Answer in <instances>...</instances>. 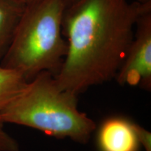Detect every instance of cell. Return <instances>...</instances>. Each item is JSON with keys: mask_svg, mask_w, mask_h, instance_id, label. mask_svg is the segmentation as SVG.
<instances>
[{"mask_svg": "<svg viewBox=\"0 0 151 151\" xmlns=\"http://www.w3.org/2000/svg\"><path fill=\"white\" fill-rule=\"evenodd\" d=\"M151 3L128 0H78L64 13L62 34L67 52L55 76L63 89L78 94L115 79L136 23Z\"/></svg>", "mask_w": 151, "mask_h": 151, "instance_id": "obj_1", "label": "cell"}, {"mask_svg": "<svg viewBox=\"0 0 151 151\" xmlns=\"http://www.w3.org/2000/svg\"><path fill=\"white\" fill-rule=\"evenodd\" d=\"M78 94L61 88L55 77L43 71L0 111V121L25 126L57 139L89 141L97 124L78 108Z\"/></svg>", "mask_w": 151, "mask_h": 151, "instance_id": "obj_2", "label": "cell"}, {"mask_svg": "<svg viewBox=\"0 0 151 151\" xmlns=\"http://www.w3.org/2000/svg\"><path fill=\"white\" fill-rule=\"evenodd\" d=\"M69 0H39L26 6L1 67L20 73L27 81L39 73L59 72L67 52L62 34Z\"/></svg>", "mask_w": 151, "mask_h": 151, "instance_id": "obj_3", "label": "cell"}, {"mask_svg": "<svg viewBox=\"0 0 151 151\" xmlns=\"http://www.w3.org/2000/svg\"><path fill=\"white\" fill-rule=\"evenodd\" d=\"M115 79L120 86L151 90V10L137 20L133 39Z\"/></svg>", "mask_w": 151, "mask_h": 151, "instance_id": "obj_4", "label": "cell"}, {"mask_svg": "<svg viewBox=\"0 0 151 151\" xmlns=\"http://www.w3.org/2000/svg\"><path fill=\"white\" fill-rule=\"evenodd\" d=\"M96 130L99 151H139L141 145L138 124L130 119L122 116L109 117Z\"/></svg>", "mask_w": 151, "mask_h": 151, "instance_id": "obj_5", "label": "cell"}, {"mask_svg": "<svg viewBox=\"0 0 151 151\" xmlns=\"http://www.w3.org/2000/svg\"><path fill=\"white\" fill-rule=\"evenodd\" d=\"M25 8L14 0H0V62L10 48Z\"/></svg>", "mask_w": 151, "mask_h": 151, "instance_id": "obj_6", "label": "cell"}, {"mask_svg": "<svg viewBox=\"0 0 151 151\" xmlns=\"http://www.w3.org/2000/svg\"><path fill=\"white\" fill-rule=\"evenodd\" d=\"M27 83L18 71L0 65V111L24 90Z\"/></svg>", "mask_w": 151, "mask_h": 151, "instance_id": "obj_7", "label": "cell"}, {"mask_svg": "<svg viewBox=\"0 0 151 151\" xmlns=\"http://www.w3.org/2000/svg\"><path fill=\"white\" fill-rule=\"evenodd\" d=\"M4 124L0 121V151H19L18 142L5 131Z\"/></svg>", "mask_w": 151, "mask_h": 151, "instance_id": "obj_8", "label": "cell"}, {"mask_svg": "<svg viewBox=\"0 0 151 151\" xmlns=\"http://www.w3.org/2000/svg\"><path fill=\"white\" fill-rule=\"evenodd\" d=\"M138 132L140 138L141 145L146 151H151V134L150 132L138 124Z\"/></svg>", "mask_w": 151, "mask_h": 151, "instance_id": "obj_9", "label": "cell"}, {"mask_svg": "<svg viewBox=\"0 0 151 151\" xmlns=\"http://www.w3.org/2000/svg\"><path fill=\"white\" fill-rule=\"evenodd\" d=\"M14 1H17V2H19L20 4H22L27 6L29 4H34L35 2H37L39 0H14Z\"/></svg>", "mask_w": 151, "mask_h": 151, "instance_id": "obj_10", "label": "cell"}, {"mask_svg": "<svg viewBox=\"0 0 151 151\" xmlns=\"http://www.w3.org/2000/svg\"><path fill=\"white\" fill-rule=\"evenodd\" d=\"M135 1H138V2L141 3V4L151 3V0H135Z\"/></svg>", "mask_w": 151, "mask_h": 151, "instance_id": "obj_11", "label": "cell"}, {"mask_svg": "<svg viewBox=\"0 0 151 151\" xmlns=\"http://www.w3.org/2000/svg\"><path fill=\"white\" fill-rule=\"evenodd\" d=\"M78 1V0H69V3H73V2H75V1Z\"/></svg>", "mask_w": 151, "mask_h": 151, "instance_id": "obj_12", "label": "cell"}]
</instances>
